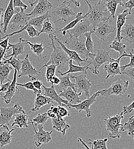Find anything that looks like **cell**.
I'll use <instances>...</instances> for the list:
<instances>
[{
    "instance_id": "6da1fadb",
    "label": "cell",
    "mask_w": 134,
    "mask_h": 149,
    "mask_svg": "<svg viewBox=\"0 0 134 149\" xmlns=\"http://www.w3.org/2000/svg\"><path fill=\"white\" fill-rule=\"evenodd\" d=\"M85 1L89 6V10L85 15V18L84 19L91 25L94 30L99 22L110 20L111 18L110 14L105 6L104 0H99L94 6L87 0Z\"/></svg>"
},
{
    "instance_id": "7a4b0ae2",
    "label": "cell",
    "mask_w": 134,
    "mask_h": 149,
    "mask_svg": "<svg viewBox=\"0 0 134 149\" xmlns=\"http://www.w3.org/2000/svg\"><path fill=\"white\" fill-rule=\"evenodd\" d=\"M53 35H49V38L51 40V43L48 44V45L52 47L53 51L50 59L44 65H49L51 64L57 65L58 67L56 71L58 74H62V71L67 70L68 67V63L70 59L61 47L55 45Z\"/></svg>"
},
{
    "instance_id": "3957f363",
    "label": "cell",
    "mask_w": 134,
    "mask_h": 149,
    "mask_svg": "<svg viewBox=\"0 0 134 149\" xmlns=\"http://www.w3.org/2000/svg\"><path fill=\"white\" fill-rule=\"evenodd\" d=\"M123 112H120L113 116H108L104 119V123L109 136L112 138L119 139L121 137L122 119L124 118Z\"/></svg>"
},
{
    "instance_id": "277c9868",
    "label": "cell",
    "mask_w": 134,
    "mask_h": 149,
    "mask_svg": "<svg viewBox=\"0 0 134 149\" xmlns=\"http://www.w3.org/2000/svg\"><path fill=\"white\" fill-rule=\"evenodd\" d=\"M71 2L65 0L60 5H59L54 10L51 12L52 17H58L59 19L55 21L53 24L59 21H64L67 22L71 18L76 16V14L71 8Z\"/></svg>"
},
{
    "instance_id": "5b68a950",
    "label": "cell",
    "mask_w": 134,
    "mask_h": 149,
    "mask_svg": "<svg viewBox=\"0 0 134 149\" xmlns=\"http://www.w3.org/2000/svg\"><path fill=\"white\" fill-rule=\"evenodd\" d=\"M110 51H107L106 49L103 50H97L96 54L94 53L89 54L87 56L88 58H91L92 61H90L92 67H91V71L92 74H99V68L103 64L109 62L111 57L110 55Z\"/></svg>"
},
{
    "instance_id": "8992f818",
    "label": "cell",
    "mask_w": 134,
    "mask_h": 149,
    "mask_svg": "<svg viewBox=\"0 0 134 149\" xmlns=\"http://www.w3.org/2000/svg\"><path fill=\"white\" fill-rule=\"evenodd\" d=\"M128 85L129 81L118 79L109 88L100 90V94L104 97H108L111 95H123L127 91Z\"/></svg>"
},
{
    "instance_id": "52a82bcc",
    "label": "cell",
    "mask_w": 134,
    "mask_h": 149,
    "mask_svg": "<svg viewBox=\"0 0 134 149\" xmlns=\"http://www.w3.org/2000/svg\"><path fill=\"white\" fill-rule=\"evenodd\" d=\"M19 103H15L13 107H0V125H10L13 116L19 112H24Z\"/></svg>"
},
{
    "instance_id": "ba28073f",
    "label": "cell",
    "mask_w": 134,
    "mask_h": 149,
    "mask_svg": "<svg viewBox=\"0 0 134 149\" xmlns=\"http://www.w3.org/2000/svg\"><path fill=\"white\" fill-rule=\"evenodd\" d=\"M83 37L68 38L65 40L64 44L68 49L75 51L78 55L84 56L87 60V51L85 45V41L83 39Z\"/></svg>"
},
{
    "instance_id": "9c48e42d",
    "label": "cell",
    "mask_w": 134,
    "mask_h": 149,
    "mask_svg": "<svg viewBox=\"0 0 134 149\" xmlns=\"http://www.w3.org/2000/svg\"><path fill=\"white\" fill-rule=\"evenodd\" d=\"M70 78L73 79L75 81V86L77 93L84 92L85 96L88 97H90V90L92 82L91 80L87 79V74H83L78 76H74L71 74Z\"/></svg>"
},
{
    "instance_id": "30bf717a",
    "label": "cell",
    "mask_w": 134,
    "mask_h": 149,
    "mask_svg": "<svg viewBox=\"0 0 134 149\" xmlns=\"http://www.w3.org/2000/svg\"><path fill=\"white\" fill-rule=\"evenodd\" d=\"M32 124L35 130V134L33 135V138L35 141V143L36 147L39 148L42 144H47L52 140L51 134H52V131H47L44 130V126L41 125H37L38 131H36L34 123L32 122L28 123V124Z\"/></svg>"
},
{
    "instance_id": "8fae6325",
    "label": "cell",
    "mask_w": 134,
    "mask_h": 149,
    "mask_svg": "<svg viewBox=\"0 0 134 149\" xmlns=\"http://www.w3.org/2000/svg\"><path fill=\"white\" fill-rule=\"evenodd\" d=\"M89 32H93L94 33V29L91 25L84 19H83L80 22L77 23L76 25L72 29L67 31L69 33V37H79L84 36V35Z\"/></svg>"
},
{
    "instance_id": "7c38bea8",
    "label": "cell",
    "mask_w": 134,
    "mask_h": 149,
    "mask_svg": "<svg viewBox=\"0 0 134 149\" xmlns=\"http://www.w3.org/2000/svg\"><path fill=\"white\" fill-rule=\"evenodd\" d=\"M24 11L25 10L23 8H20V11L17 12L13 15L9 24V26L12 29L16 28H18L19 30L21 29L27 25L29 19L32 18L28 16Z\"/></svg>"
},
{
    "instance_id": "4fadbf2b",
    "label": "cell",
    "mask_w": 134,
    "mask_h": 149,
    "mask_svg": "<svg viewBox=\"0 0 134 149\" xmlns=\"http://www.w3.org/2000/svg\"><path fill=\"white\" fill-rule=\"evenodd\" d=\"M109 21H103L99 22L95 28V35L102 40H106L109 35L114 32L116 30V27L111 25V22Z\"/></svg>"
},
{
    "instance_id": "5bb4252c",
    "label": "cell",
    "mask_w": 134,
    "mask_h": 149,
    "mask_svg": "<svg viewBox=\"0 0 134 149\" xmlns=\"http://www.w3.org/2000/svg\"><path fill=\"white\" fill-rule=\"evenodd\" d=\"M20 70L21 73L17 76L18 77L28 76L29 78L32 80H36V76L40 74V71L36 70L32 65L29 59L28 54H26L24 60H22V65Z\"/></svg>"
},
{
    "instance_id": "9a60e30c",
    "label": "cell",
    "mask_w": 134,
    "mask_h": 149,
    "mask_svg": "<svg viewBox=\"0 0 134 149\" xmlns=\"http://www.w3.org/2000/svg\"><path fill=\"white\" fill-rule=\"evenodd\" d=\"M100 91H97L94 93L91 96L88 97L86 100L81 102L80 103L76 105H70L71 108H74L79 112H85L87 118H90L92 115L91 111L90 109L91 106L96 102V97L100 95Z\"/></svg>"
},
{
    "instance_id": "2e32d148",
    "label": "cell",
    "mask_w": 134,
    "mask_h": 149,
    "mask_svg": "<svg viewBox=\"0 0 134 149\" xmlns=\"http://www.w3.org/2000/svg\"><path fill=\"white\" fill-rule=\"evenodd\" d=\"M123 57H125V54L118 56V58L116 59L111 58L109 64L104 65V70L107 74L106 79H108L110 77H115L118 74H123L120 68V61Z\"/></svg>"
},
{
    "instance_id": "e0dca14e",
    "label": "cell",
    "mask_w": 134,
    "mask_h": 149,
    "mask_svg": "<svg viewBox=\"0 0 134 149\" xmlns=\"http://www.w3.org/2000/svg\"><path fill=\"white\" fill-rule=\"evenodd\" d=\"M52 6V3L48 0H39L32 11L27 15L32 18L43 15L50 11Z\"/></svg>"
},
{
    "instance_id": "ac0fdd59",
    "label": "cell",
    "mask_w": 134,
    "mask_h": 149,
    "mask_svg": "<svg viewBox=\"0 0 134 149\" xmlns=\"http://www.w3.org/2000/svg\"><path fill=\"white\" fill-rule=\"evenodd\" d=\"M82 92L79 93L73 90L71 87H68L67 89L58 93L60 97H64L70 105H76L81 102L79 96L82 95Z\"/></svg>"
},
{
    "instance_id": "d6986e66",
    "label": "cell",
    "mask_w": 134,
    "mask_h": 149,
    "mask_svg": "<svg viewBox=\"0 0 134 149\" xmlns=\"http://www.w3.org/2000/svg\"><path fill=\"white\" fill-rule=\"evenodd\" d=\"M42 87L44 89V96H47L48 97H49L51 99L53 102H56L58 103V106H65V107H70V104L68 103V102L62 99L61 97H60L58 93L56 92L55 86L53 85H51L50 87H47L45 86L42 85Z\"/></svg>"
},
{
    "instance_id": "ffe728a7",
    "label": "cell",
    "mask_w": 134,
    "mask_h": 149,
    "mask_svg": "<svg viewBox=\"0 0 134 149\" xmlns=\"http://www.w3.org/2000/svg\"><path fill=\"white\" fill-rule=\"evenodd\" d=\"M13 79L12 80L10 84L9 85L7 91L5 92L4 95H0V98L3 100L6 104H9L11 102L13 97H15L16 92L17 91V71L14 69Z\"/></svg>"
},
{
    "instance_id": "44dd1931",
    "label": "cell",
    "mask_w": 134,
    "mask_h": 149,
    "mask_svg": "<svg viewBox=\"0 0 134 149\" xmlns=\"http://www.w3.org/2000/svg\"><path fill=\"white\" fill-rule=\"evenodd\" d=\"M27 41V40L23 39L22 38H19V41L17 43L10 44L9 42L8 50L9 51L10 49H12L13 52L12 54L5 56V57H6V58L10 57H14L15 58H17V56L20 55H22L24 53V47L25 45H26Z\"/></svg>"
},
{
    "instance_id": "7402d4cb",
    "label": "cell",
    "mask_w": 134,
    "mask_h": 149,
    "mask_svg": "<svg viewBox=\"0 0 134 149\" xmlns=\"http://www.w3.org/2000/svg\"><path fill=\"white\" fill-rule=\"evenodd\" d=\"M129 15L128 10L125 9L123 11L122 13H118L117 15V20H116V36L115 38V40L117 41H121L123 40V38L121 36V31L127 19H130L132 18L127 17V15Z\"/></svg>"
},
{
    "instance_id": "603a6c76",
    "label": "cell",
    "mask_w": 134,
    "mask_h": 149,
    "mask_svg": "<svg viewBox=\"0 0 134 149\" xmlns=\"http://www.w3.org/2000/svg\"><path fill=\"white\" fill-rule=\"evenodd\" d=\"M14 131H15L14 129L10 130L8 125H0V146L1 148L7 146L11 143L13 138L11 133Z\"/></svg>"
},
{
    "instance_id": "cb8c5ba5",
    "label": "cell",
    "mask_w": 134,
    "mask_h": 149,
    "mask_svg": "<svg viewBox=\"0 0 134 149\" xmlns=\"http://www.w3.org/2000/svg\"><path fill=\"white\" fill-rule=\"evenodd\" d=\"M53 38H54V40H56L58 43L60 44V47L66 53V54L69 57V59L72 60V61H74L75 62H76L79 66H81V63H88V62H90V61H89L88 60L82 59L80 57V56H79L75 51H72V50H70V49H68L65 47V45L64 44V43L62 42L61 41H60V40L59 38H58V37H56V36L53 35Z\"/></svg>"
},
{
    "instance_id": "d4e9b609",
    "label": "cell",
    "mask_w": 134,
    "mask_h": 149,
    "mask_svg": "<svg viewBox=\"0 0 134 149\" xmlns=\"http://www.w3.org/2000/svg\"><path fill=\"white\" fill-rule=\"evenodd\" d=\"M17 11L15 10V8H13V0H10L3 15V19L2 24V25L3 26V33H5L6 32L10 19H12L13 15L17 13Z\"/></svg>"
},
{
    "instance_id": "484cf974",
    "label": "cell",
    "mask_w": 134,
    "mask_h": 149,
    "mask_svg": "<svg viewBox=\"0 0 134 149\" xmlns=\"http://www.w3.org/2000/svg\"><path fill=\"white\" fill-rule=\"evenodd\" d=\"M15 118L13 120L11 126L13 127L16 125L17 127L22 129L24 127H28V115L25 111L19 112L15 115Z\"/></svg>"
},
{
    "instance_id": "4316f807",
    "label": "cell",
    "mask_w": 134,
    "mask_h": 149,
    "mask_svg": "<svg viewBox=\"0 0 134 149\" xmlns=\"http://www.w3.org/2000/svg\"><path fill=\"white\" fill-rule=\"evenodd\" d=\"M123 40L130 42H134V25L132 24H125L121 31Z\"/></svg>"
},
{
    "instance_id": "83f0119b",
    "label": "cell",
    "mask_w": 134,
    "mask_h": 149,
    "mask_svg": "<svg viewBox=\"0 0 134 149\" xmlns=\"http://www.w3.org/2000/svg\"><path fill=\"white\" fill-rule=\"evenodd\" d=\"M36 95V96L34 102L35 106L33 109H32V112L38 111L42 107L47 104H49L51 103H53V101L51 99L47 96H45L44 95H42L41 93H37Z\"/></svg>"
},
{
    "instance_id": "f1b7e54d",
    "label": "cell",
    "mask_w": 134,
    "mask_h": 149,
    "mask_svg": "<svg viewBox=\"0 0 134 149\" xmlns=\"http://www.w3.org/2000/svg\"><path fill=\"white\" fill-rule=\"evenodd\" d=\"M52 124L53 128L58 132H60L62 135H65L67 130L70 128V126L61 117L52 119Z\"/></svg>"
},
{
    "instance_id": "f546056e",
    "label": "cell",
    "mask_w": 134,
    "mask_h": 149,
    "mask_svg": "<svg viewBox=\"0 0 134 149\" xmlns=\"http://www.w3.org/2000/svg\"><path fill=\"white\" fill-rule=\"evenodd\" d=\"M73 61L72 60H69V63H68V68L69 70L65 72H63L62 74H60L59 75L60 76H64L69 74H72V73H76V72H82L83 74H87V70L90 69L91 70V67H90V65H91V63H89L88 65L86 66H79V65H74L72 63Z\"/></svg>"
},
{
    "instance_id": "4dcf8cb0",
    "label": "cell",
    "mask_w": 134,
    "mask_h": 149,
    "mask_svg": "<svg viewBox=\"0 0 134 149\" xmlns=\"http://www.w3.org/2000/svg\"><path fill=\"white\" fill-rule=\"evenodd\" d=\"M70 75H71L70 74H65L64 76L59 75V79L60 80V83L58 84V93L67 89L68 87H71L72 89H73V90H74L76 92L74 83H72L70 80Z\"/></svg>"
},
{
    "instance_id": "1f68e13d",
    "label": "cell",
    "mask_w": 134,
    "mask_h": 149,
    "mask_svg": "<svg viewBox=\"0 0 134 149\" xmlns=\"http://www.w3.org/2000/svg\"><path fill=\"white\" fill-rule=\"evenodd\" d=\"M124 0H104L105 6L110 14V17L114 19L118 5L122 6Z\"/></svg>"
},
{
    "instance_id": "d6a6232c",
    "label": "cell",
    "mask_w": 134,
    "mask_h": 149,
    "mask_svg": "<svg viewBox=\"0 0 134 149\" xmlns=\"http://www.w3.org/2000/svg\"><path fill=\"white\" fill-rule=\"evenodd\" d=\"M51 18V12L49 11L47 13H46L45 14L37 16L36 17H33L29 19V21H28L27 25H32L33 26H36L38 28L42 27V24L44 22V21L47 19H49Z\"/></svg>"
},
{
    "instance_id": "836d02e7",
    "label": "cell",
    "mask_w": 134,
    "mask_h": 149,
    "mask_svg": "<svg viewBox=\"0 0 134 149\" xmlns=\"http://www.w3.org/2000/svg\"><path fill=\"white\" fill-rule=\"evenodd\" d=\"M56 32V29L53 22H51L49 19H46L42 25V28L38 32L39 35L41 33H47L48 35H54Z\"/></svg>"
},
{
    "instance_id": "e575fe53",
    "label": "cell",
    "mask_w": 134,
    "mask_h": 149,
    "mask_svg": "<svg viewBox=\"0 0 134 149\" xmlns=\"http://www.w3.org/2000/svg\"><path fill=\"white\" fill-rule=\"evenodd\" d=\"M13 68L8 63H2L0 64V81L1 84H3L6 80H9L8 76Z\"/></svg>"
},
{
    "instance_id": "d590c367",
    "label": "cell",
    "mask_w": 134,
    "mask_h": 149,
    "mask_svg": "<svg viewBox=\"0 0 134 149\" xmlns=\"http://www.w3.org/2000/svg\"><path fill=\"white\" fill-rule=\"evenodd\" d=\"M85 18V15L83 16V12H79L76 15V16L75 17V19L73 21H71L69 24H68L67 25H65L62 29L59 30V31L62 32V36H64L66 35V32L72 29L74 27H75L76 25L77 24L80 22L83 19Z\"/></svg>"
},
{
    "instance_id": "8d00e7d4",
    "label": "cell",
    "mask_w": 134,
    "mask_h": 149,
    "mask_svg": "<svg viewBox=\"0 0 134 149\" xmlns=\"http://www.w3.org/2000/svg\"><path fill=\"white\" fill-rule=\"evenodd\" d=\"M127 131L128 135L134 139V115L132 116L128 122L125 123L121 127V131Z\"/></svg>"
},
{
    "instance_id": "74e56055",
    "label": "cell",
    "mask_w": 134,
    "mask_h": 149,
    "mask_svg": "<svg viewBox=\"0 0 134 149\" xmlns=\"http://www.w3.org/2000/svg\"><path fill=\"white\" fill-rule=\"evenodd\" d=\"M26 44L29 45L31 51L35 55H36L37 56H38L40 58L42 57V52H44V49H45V48L47 46V45H46V46L44 47L42 43H40V44L32 43L28 41L26 42Z\"/></svg>"
},
{
    "instance_id": "f35d334b",
    "label": "cell",
    "mask_w": 134,
    "mask_h": 149,
    "mask_svg": "<svg viewBox=\"0 0 134 149\" xmlns=\"http://www.w3.org/2000/svg\"><path fill=\"white\" fill-rule=\"evenodd\" d=\"M109 48L119 52L120 54V56L127 54L126 51V45H124L123 43L121 42V41H117L114 40L109 45Z\"/></svg>"
},
{
    "instance_id": "ab89813d",
    "label": "cell",
    "mask_w": 134,
    "mask_h": 149,
    "mask_svg": "<svg viewBox=\"0 0 134 149\" xmlns=\"http://www.w3.org/2000/svg\"><path fill=\"white\" fill-rule=\"evenodd\" d=\"M93 33H94L93 32H89L85 33L84 35V36L86 38L85 41V45L87 51V56L89 54L94 53V42L91 37L92 34ZM87 56V60L88 59Z\"/></svg>"
},
{
    "instance_id": "60d3db41",
    "label": "cell",
    "mask_w": 134,
    "mask_h": 149,
    "mask_svg": "<svg viewBox=\"0 0 134 149\" xmlns=\"http://www.w3.org/2000/svg\"><path fill=\"white\" fill-rule=\"evenodd\" d=\"M2 61L3 63H8L10 64L14 69L16 70L17 72H19L20 71L22 65V60L19 58H17L14 57H10L8 58H3Z\"/></svg>"
},
{
    "instance_id": "b9f144b4",
    "label": "cell",
    "mask_w": 134,
    "mask_h": 149,
    "mask_svg": "<svg viewBox=\"0 0 134 149\" xmlns=\"http://www.w3.org/2000/svg\"><path fill=\"white\" fill-rule=\"evenodd\" d=\"M107 141V138L104 139H97L95 141L90 139L89 144L91 146V149H108L106 145Z\"/></svg>"
},
{
    "instance_id": "7bdbcfd3",
    "label": "cell",
    "mask_w": 134,
    "mask_h": 149,
    "mask_svg": "<svg viewBox=\"0 0 134 149\" xmlns=\"http://www.w3.org/2000/svg\"><path fill=\"white\" fill-rule=\"evenodd\" d=\"M47 67L46 73H45V78L47 79V82H50L53 76L55 75V72L57 69V65L54 64H51L49 65H43L38 71H40L43 68Z\"/></svg>"
},
{
    "instance_id": "ee69618b",
    "label": "cell",
    "mask_w": 134,
    "mask_h": 149,
    "mask_svg": "<svg viewBox=\"0 0 134 149\" xmlns=\"http://www.w3.org/2000/svg\"><path fill=\"white\" fill-rule=\"evenodd\" d=\"M49 116H48L47 112L44 113H38V115L35 117L32 120H31L33 123H35V125L37 126L38 125H44L47 120L49 119Z\"/></svg>"
},
{
    "instance_id": "f6af8a7d",
    "label": "cell",
    "mask_w": 134,
    "mask_h": 149,
    "mask_svg": "<svg viewBox=\"0 0 134 149\" xmlns=\"http://www.w3.org/2000/svg\"><path fill=\"white\" fill-rule=\"evenodd\" d=\"M133 52H134V49H132L129 55H128L127 54H125V57H129L130 58V62L127 64L122 65L120 67V71H121L122 73H123L124 72V71L126 70V68H129V67L134 68V54H133Z\"/></svg>"
},
{
    "instance_id": "bcb514c9",
    "label": "cell",
    "mask_w": 134,
    "mask_h": 149,
    "mask_svg": "<svg viewBox=\"0 0 134 149\" xmlns=\"http://www.w3.org/2000/svg\"><path fill=\"white\" fill-rule=\"evenodd\" d=\"M17 86H21L22 87H24L25 88H26L28 90H32L33 91V93L35 94H37V93H41V91H39L37 90H36L33 85V83L32 81H29L27 82L26 83H24V84H21V83H17Z\"/></svg>"
},
{
    "instance_id": "7dc6e473",
    "label": "cell",
    "mask_w": 134,
    "mask_h": 149,
    "mask_svg": "<svg viewBox=\"0 0 134 149\" xmlns=\"http://www.w3.org/2000/svg\"><path fill=\"white\" fill-rule=\"evenodd\" d=\"M123 8L128 9L129 15L131 14V10L134 8V0H126L124 1L121 6Z\"/></svg>"
},
{
    "instance_id": "c3c4849f",
    "label": "cell",
    "mask_w": 134,
    "mask_h": 149,
    "mask_svg": "<svg viewBox=\"0 0 134 149\" xmlns=\"http://www.w3.org/2000/svg\"><path fill=\"white\" fill-rule=\"evenodd\" d=\"M70 116V113L67 110L66 107H62L61 106H58V117L64 118Z\"/></svg>"
},
{
    "instance_id": "681fc988",
    "label": "cell",
    "mask_w": 134,
    "mask_h": 149,
    "mask_svg": "<svg viewBox=\"0 0 134 149\" xmlns=\"http://www.w3.org/2000/svg\"><path fill=\"white\" fill-rule=\"evenodd\" d=\"M48 116L50 118H56L58 117V107H55L54 104H52L50 109L47 112Z\"/></svg>"
},
{
    "instance_id": "f907efd6",
    "label": "cell",
    "mask_w": 134,
    "mask_h": 149,
    "mask_svg": "<svg viewBox=\"0 0 134 149\" xmlns=\"http://www.w3.org/2000/svg\"><path fill=\"white\" fill-rule=\"evenodd\" d=\"M13 4L14 8L19 7V8H23L24 10H26L28 8V6L25 4L21 0H13Z\"/></svg>"
},
{
    "instance_id": "816d5d0a",
    "label": "cell",
    "mask_w": 134,
    "mask_h": 149,
    "mask_svg": "<svg viewBox=\"0 0 134 149\" xmlns=\"http://www.w3.org/2000/svg\"><path fill=\"white\" fill-rule=\"evenodd\" d=\"M122 74H126L130 79L134 80V68L129 67L126 68Z\"/></svg>"
},
{
    "instance_id": "f5cc1de1",
    "label": "cell",
    "mask_w": 134,
    "mask_h": 149,
    "mask_svg": "<svg viewBox=\"0 0 134 149\" xmlns=\"http://www.w3.org/2000/svg\"><path fill=\"white\" fill-rule=\"evenodd\" d=\"M134 110V101L129 106H124L123 107V114H128Z\"/></svg>"
},
{
    "instance_id": "db71d44e",
    "label": "cell",
    "mask_w": 134,
    "mask_h": 149,
    "mask_svg": "<svg viewBox=\"0 0 134 149\" xmlns=\"http://www.w3.org/2000/svg\"><path fill=\"white\" fill-rule=\"evenodd\" d=\"M9 42V37H6L5 39L0 41V46L2 48H3L5 50L8 51V47Z\"/></svg>"
},
{
    "instance_id": "11a10c76",
    "label": "cell",
    "mask_w": 134,
    "mask_h": 149,
    "mask_svg": "<svg viewBox=\"0 0 134 149\" xmlns=\"http://www.w3.org/2000/svg\"><path fill=\"white\" fill-rule=\"evenodd\" d=\"M32 83H33V85L34 87L36 90H37L39 91H41L42 92V91H41V87L42 86L43 83H42V82L41 81H40V80H38L37 79H36L35 81H33Z\"/></svg>"
},
{
    "instance_id": "9f6ffc18",
    "label": "cell",
    "mask_w": 134,
    "mask_h": 149,
    "mask_svg": "<svg viewBox=\"0 0 134 149\" xmlns=\"http://www.w3.org/2000/svg\"><path fill=\"white\" fill-rule=\"evenodd\" d=\"M11 82H12V80H9V81L8 82H6V83H4V84H2L1 87L0 88V93H5L7 91V90H8L9 85L10 84Z\"/></svg>"
},
{
    "instance_id": "6f0895ef",
    "label": "cell",
    "mask_w": 134,
    "mask_h": 149,
    "mask_svg": "<svg viewBox=\"0 0 134 149\" xmlns=\"http://www.w3.org/2000/svg\"><path fill=\"white\" fill-rule=\"evenodd\" d=\"M51 83V85H53V86H56V85H58L60 83V80L59 79V77L55 75L53 76V77L52 78L51 80L50 81Z\"/></svg>"
},
{
    "instance_id": "680465c9",
    "label": "cell",
    "mask_w": 134,
    "mask_h": 149,
    "mask_svg": "<svg viewBox=\"0 0 134 149\" xmlns=\"http://www.w3.org/2000/svg\"><path fill=\"white\" fill-rule=\"evenodd\" d=\"M8 52L7 50H5L0 46V64L2 63V60L5 57V54Z\"/></svg>"
},
{
    "instance_id": "91938a15",
    "label": "cell",
    "mask_w": 134,
    "mask_h": 149,
    "mask_svg": "<svg viewBox=\"0 0 134 149\" xmlns=\"http://www.w3.org/2000/svg\"><path fill=\"white\" fill-rule=\"evenodd\" d=\"M25 2H26L28 3H29L31 5V7H33V6L35 5V4L36 3V2H37V1H36L35 0H24Z\"/></svg>"
},
{
    "instance_id": "94428289",
    "label": "cell",
    "mask_w": 134,
    "mask_h": 149,
    "mask_svg": "<svg viewBox=\"0 0 134 149\" xmlns=\"http://www.w3.org/2000/svg\"><path fill=\"white\" fill-rule=\"evenodd\" d=\"M78 142H80L81 143V144L86 148V149H90V148L87 145V144L85 143L84 141H83V140H82L81 138H78Z\"/></svg>"
},
{
    "instance_id": "6125c7cd",
    "label": "cell",
    "mask_w": 134,
    "mask_h": 149,
    "mask_svg": "<svg viewBox=\"0 0 134 149\" xmlns=\"http://www.w3.org/2000/svg\"><path fill=\"white\" fill-rule=\"evenodd\" d=\"M67 1L71 2V3H73L76 7H80V2L76 0H67Z\"/></svg>"
},
{
    "instance_id": "be15d7a7",
    "label": "cell",
    "mask_w": 134,
    "mask_h": 149,
    "mask_svg": "<svg viewBox=\"0 0 134 149\" xmlns=\"http://www.w3.org/2000/svg\"><path fill=\"white\" fill-rule=\"evenodd\" d=\"M3 10H4L3 8H0V19H1V17H2V12H3ZM0 34L1 35H3V32H2L1 29V25H0Z\"/></svg>"
},
{
    "instance_id": "e7e4bbea",
    "label": "cell",
    "mask_w": 134,
    "mask_h": 149,
    "mask_svg": "<svg viewBox=\"0 0 134 149\" xmlns=\"http://www.w3.org/2000/svg\"><path fill=\"white\" fill-rule=\"evenodd\" d=\"M1 86H2V84H1V81H0V88H1Z\"/></svg>"
},
{
    "instance_id": "03108f58",
    "label": "cell",
    "mask_w": 134,
    "mask_h": 149,
    "mask_svg": "<svg viewBox=\"0 0 134 149\" xmlns=\"http://www.w3.org/2000/svg\"></svg>"
},
{
    "instance_id": "003e7915",
    "label": "cell",
    "mask_w": 134,
    "mask_h": 149,
    "mask_svg": "<svg viewBox=\"0 0 134 149\" xmlns=\"http://www.w3.org/2000/svg\"></svg>"
}]
</instances>
